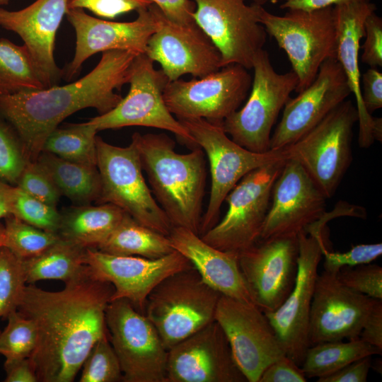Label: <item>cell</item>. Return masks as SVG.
I'll return each instance as SVG.
<instances>
[{
	"label": "cell",
	"instance_id": "obj_54",
	"mask_svg": "<svg viewBox=\"0 0 382 382\" xmlns=\"http://www.w3.org/2000/svg\"><path fill=\"white\" fill-rule=\"evenodd\" d=\"M5 240V233L4 224L0 223V248L4 246Z\"/></svg>",
	"mask_w": 382,
	"mask_h": 382
},
{
	"label": "cell",
	"instance_id": "obj_50",
	"mask_svg": "<svg viewBox=\"0 0 382 382\" xmlns=\"http://www.w3.org/2000/svg\"><path fill=\"white\" fill-rule=\"evenodd\" d=\"M359 338L382 350V300H378L370 312Z\"/></svg>",
	"mask_w": 382,
	"mask_h": 382
},
{
	"label": "cell",
	"instance_id": "obj_4",
	"mask_svg": "<svg viewBox=\"0 0 382 382\" xmlns=\"http://www.w3.org/2000/svg\"><path fill=\"white\" fill-rule=\"evenodd\" d=\"M220 296L192 267L158 283L147 297L144 315L168 350L214 320Z\"/></svg>",
	"mask_w": 382,
	"mask_h": 382
},
{
	"label": "cell",
	"instance_id": "obj_7",
	"mask_svg": "<svg viewBox=\"0 0 382 382\" xmlns=\"http://www.w3.org/2000/svg\"><path fill=\"white\" fill-rule=\"evenodd\" d=\"M100 195L97 202L110 203L139 224L168 236L173 226L146 184L134 144L117 146L96 136Z\"/></svg>",
	"mask_w": 382,
	"mask_h": 382
},
{
	"label": "cell",
	"instance_id": "obj_2",
	"mask_svg": "<svg viewBox=\"0 0 382 382\" xmlns=\"http://www.w3.org/2000/svg\"><path fill=\"white\" fill-rule=\"evenodd\" d=\"M138 54L103 52L96 66L75 82L0 96V115L17 134L28 160L36 161L47 137L71 114L93 108L102 115L114 108L122 98L115 91L128 83Z\"/></svg>",
	"mask_w": 382,
	"mask_h": 382
},
{
	"label": "cell",
	"instance_id": "obj_46",
	"mask_svg": "<svg viewBox=\"0 0 382 382\" xmlns=\"http://www.w3.org/2000/svg\"><path fill=\"white\" fill-rule=\"evenodd\" d=\"M301 366L284 355L270 364L261 374L258 382H306Z\"/></svg>",
	"mask_w": 382,
	"mask_h": 382
},
{
	"label": "cell",
	"instance_id": "obj_35",
	"mask_svg": "<svg viewBox=\"0 0 382 382\" xmlns=\"http://www.w3.org/2000/svg\"><path fill=\"white\" fill-rule=\"evenodd\" d=\"M4 246L22 260L40 254L61 239L57 233L37 228L14 215L4 219Z\"/></svg>",
	"mask_w": 382,
	"mask_h": 382
},
{
	"label": "cell",
	"instance_id": "obj_6",
	"mask_svg": "<svg viewBox=\"0 0 382 382\" xmlns=\"http://www.w3.org/2000/svg\"><path fill=\"white\" fill-rule=\"evenodd\" d=\"M358 119L356 105L345 100L305 135L283 148L286 158L301 164L327 199L335 193L351 164L353 128Z\"/></svg>",
	"mask_w": 382,
	"mask_h": 382
},
{
	"label": "cell",
	"instance_id": "obj_5",
	"mask_svg": "<svg viewBox=\"0 0 382 382\" xmlns=\"http://www.w3.org/2000/svg\"><path fill=\"white\" fill-rule=\"evenodd\" d=\"M259 19L269 35L286 54L298 78L295 91L306 88L321 64L336 58L337 27L333 6L313 11L289 9L283 16L260 6Z\"/></svg>",
	"mask_w": 382,
	"mask_h": 382
},
{
	"label": "cell",
	"instance_id": "obj_10",
	"mask_svg": "<svg viewBox=\"0 0 382 382\" xmlns=\"http://www.w3.org/2000/svg\"><path fill=\"white\" fill-rule=\"evenodd\" d=\"M285 161L270 163L246 174L226 197L228 210L223 219L201 235L202 239L238 256L255 244L260 238L272 188Z\"/></svg>",
	"mask_w": 382,
	"mask_h": 382
},
{
	"label": "cell",
	"instance_id": "obj_42",
	"mask_svg": "<svg viewBox=\"0 0 382 382\" xmlns=\"http://www.w3.org/2000/svg\"><path fill=\"white\" fill-rule=\"evenodd\" d=\"M16 186L53 207L57 206L62 196L50 177L36 161L28 162Z\"/></svg>",
	"mask_w": 382,
	"mask_h": 382
},
{
	"label": "cell",
	"instance_id": "obj_43",
	"mask_svg": "<svg viewBox=\"0 0 382 382\" xmlns=\"http://www.w3.org/2000/svg\"><path fill=\"white\" fill-rule=\"evenodd\" d=\"M381 254V243L357 245L345 253L333 252L326 247L323 250L324 270L336 274L343 267L371 263Z\"/></svg>",
	"mask_w": 382,
	"mask_h": 382
},
{
	"label": "cell",
	"instance_id": "obj_48",
	"mask_svg": "<svg viewBox=\"0 0 382 382\" xmlns=\"http://www.w3.org/2000/svg\"><path fill=\"white\" fill-rule=\"evenodd\" d=\"M371 368V357H366L356 360L328 376L318 378L317 381L366 382Z\"/></svg>",
	"mask_w": 382,
	"mask_h": 382
},
{
	"label": "cell",
	"instance_id": "obj_22",
	"mask_svg": "<svg viewBox=\"0 0 382 382\" xmlns=\"http://www.w3.org/2000/svg\"><path fill=\"white\" fill-rule=\"evenodd\" d=\"M283 108L270 139V149L296 141L352 94L347 77L335 57L326 59L314 81Z\"/></svg>",
	"mask_w": 382,
	"mask_h": 382
},
{
	"label": "cell",
	"instance_id": "obj_27",
	"mask_svg": "<svg viewBox=\"0 0 382 382\" xmlns=\"http://www.w3.org/2000/svg\"><path fill=\"white\" fill-rule=\"evenodd\" d=\"M168 238L173 249L190 260L207 285L221 295L254 303L237 255L214 248L199 234L183 227H173Z\"/></svg>",
	"mask_w": 382,
	"mask_h": 382
},
{
	"label": "cell",
	"instance_id": "obj_26",
	"mask_svg": "<svg viewBox=\"0 0 382 382\" xmlns=\"http://www.w3.org/2000/svg\"><path fill=\"white\" fill-rule=\"evenodd\" d=\"M333 8L337 27L336 59L355 97L359 116V146L367 148L375 140L381 141L382 120L369 115L363 105L359 57L360 41L364 35V21L376 10V6L371 1H364L336 5Z\"/></svg>",
	"mask_w": 382,
	"mask_h": 382
},
{
	"label": "cell",
	"instance_id": "obj_32",
	"mask_svg": "<svg viewBox=\"0 0 382 382\" xmlns=\"http://www.w3.org/2000/svg\"><path fill=\"white\" fill-rule=\"evenodd\" d=\"M381 351L359 337L346 342L342 340L320 342L308 347L301 369L306 378H320L356 360L381 354Z\"/></svg>",
	"mask_w": 382,
	"mask_h": 382
},
{
	"label": "cell",
	"instance_id": "obj_38",
	"mask_svg": "<svg viewBox=\"0 0 382 382\" xmlns=\"http://www.w3.org/2000/svg\"><path fill=\"white\" fill-rule=\"evenodd\" d=\"M81 368V382H116L122 381V372L108 334L94 345Z\"/></svg>",
	"mask_w": 382,
	"mask_h": 382
},
{
	"label": "cell",
	"instance_id": "obj_53",
	"mask_svg": "<svg viewBox=\"0 0 382 382\" xmlns=\"http://www.w3.org/2000/svg\"><path fill=\"white\" fill-rule=\"evenodd\" d=\"M15 185L0 180V219L13 215Z\"/></svg>",
	"mask_w": 382,
	"mask_h": 382
},
{
	"label": "cell",
	"instance_id": "obj_21",
	"mask_svg": "<svg viewBox=\"0 0 382 382\" xmlns=\"http://www.w3.org/2000/svg\"><path fill=\"white\" fill-rule=\"evenodd\" d=\"M214 320L168 350L166 382H246Z\"/></svg>",
	"mask_w": 382,
	"mask_h": 382
},
{
	"label": "cell",
	"instance_id": "obj_19",
	"mask_svg": "<svg viewBox=\"0 0 382 382\" xmlns=\"http://www.w3.org/2000/svg\"><path fill=\"white\" fill-rule=\"evenodd\" d=\"M297 236L258 240L238 254L240 270L254 303L275 311L292 290L297 274Z\"/></svg>",
	"mask_w": 382,
	"mask_h": 382
},
{
	"label": "cell",
	"instance_id": "obj_17",
	"mask_svg": "<svg viewBox=\"0 0 382 382\" xmlns=\"http://www.w3.org/2000/svg\"><path fill=\"white\" fill-rule=\"evenodd\" d=\"M150 8L156 26L144 54L161 65L168 81L184 74L202 78L221 68L220 52L195 21L178 23L167 18L154 4Z\"/></svg>",
	"mask_w": 382,
	"mask_h": 382
},
{
	"label": "cell",
	"instance_id": "obj_39",
	"mask_svg": "<svg viewBox=\"0 0 382 382\" xmlns=\"http://www.w3.org/2000/svg\"><path fill=\"white\" fill-rule=\"evenodd\" d=\"M13 215L40 229L57 233L61 213L50 205L16 186Z\"/></svg>",
	"mask_w": 382,
	"mask_h": 382
},
{
	"label": "cell",
	"instance_id": "obj_37",
	"mask_svg": "<svg viewBox=\"0 0 382 382\" xmlns=\"http://www.w3.org/2000/svg\"><path fill=\"white\" fill-rule=\"evenodd\" d=\"M23 260L7 248H0V318L17 311L26 286Z\"/></svg>",
	"mask_w": 382,
	"mask_h": 382
},
{
	"label": "cell",
	"instance_id": "obj_29",
	"mask_svg": "<svg viewBox=\"0 0 382 382\" xmlns=\"http://www.w3.org/2000/svg\"><path fill=\"white\" fill-rule=\"evenodd\" d=\"M36 161L50 177L61 195L77 205L98 202L100 178L97 166H88L42 151Z\"/></svg>",
	"mask_w": 382,
	"mask_h": 382
},
{
	"label": "cell",
	"instance_id": "obj_23",
	"mask_svg": "<svg viewBox=\"0 0 382 382\" xmlns=\"http://www.w3.org/2000/svg\"><path fill=\"white\" fill-rule=\"evenodd\" d=\"M377 301L348 289L335 273L323 270L318 274L309 319L310 346L359 338Z\"/></svg>",
	"mask_w": 382,
	"mask_h": 382
},
{
	"label": "cell",
	"instance_id": "obj_20",
	"mask_svg": "<svg viewBox=\"0 0 382 382\" xmlns=\"http://www.w3.org/2000/svg\"><path fill=\"white\" fill-rule=\"evenodd\" d=\"M259 240L297 236L326 213V197L297 161L286 159Z\"/></svg>",
	"mask_w": 382,
	"mask_h": 382
},
{
	"label": "cell",
	"instance_id": "obj_49",
	"mask_svg": "<svg viewBox=\"0 0 382 382\" xmlns=\"http://www.w3.org/2000/svg\"><path fill=\"white\" fill-rule=\"evenodd\" d=\"M168 18L178 23L194 21L195 4L192 0H149Z\"/></svg>",
	"mask_w": 382,
	"mask_h": 382
},
{
	"label": "cell",
	"instance_id": "obj_36",
	"mask_svg": "<svg viewBox=\"0 0 382 382\" xmlns=\"http://www.w3.org/2000/svg\"><path fill=\"white\" fill-rule=\"evenodd\" d=\"M8 323L0 332V354L4 364L29 358L37 343V330L33 322L18 310L6 318Z\"/></svg>",
	"mask_w": 382,
	"mask_h": 382
},
{
	"label": "cell",
	"instance_id": "obj_28",
	"mask_svg": "<svg viewBox=\"0 0 382 382\" xmlns=\"http://www.w3.org/2000/svg\"><path fill=\"white\" fill-rule=\"evenodd\" d=\"M126 213L118 207L104 203L77 205L61 213L57 234L82 248H97L112 233Z\"/></svg>",
	"mask_w": 382,
	"mask_h": 382
},
{
	"label": "cell",
	"instance_id": "obj_33",
	"mask_svg": "<svg viewBox=\"0 0 382 382\" xmlns=\"http://www.w3.org/2000/svg\"><path fill=\"white\" fill-rule=\"evenodd\" d=\"M45 88L25 47L0 39V96Z\"/></svg>",
	"mask_w": 382,
	"mask_h": 382
},
{
	"label": "cell",
	"instance_id": "obj_15",
	"mask_svg": "<svg viewBox=\"0 0 382 382\" xmlns=\"http://www.w3.org/2000/svg\"><path fill=\"white\" fill-rule=\"evenodd\" d=\"M193 18L221 57V67L239 64L252 69L256 53L263 49L267 33L260 22V5L245 0H192Z\"/></svg>",
	"mask_w": 382,
	"mask_h": 382
},
{
	"label": "cell",
	"instance_id": "obj_14",
	"mask_svg": "<svg viewBox=\"0 0 382 382\" xmlns=\"http://www.w3.org/2000/svg\"><path fill=\"white\" fill-rule=\"evenodd\" d=\"M248 70L230 64L202 78L169 81L163 91L164 102L177 119L202 118L222 125L249 93L252 78Z\"/></svg>",
	"mask_w": 382,
	"mask_h": 382
},
{
	"label": "cell",
	"instance_id": "obj_18",
	"mask_svg": "<svg viewBox=\"0 0 382 382\" xmlns=\"http://www.w3.org/2000/svg\"><path fill=\"white\" fill-rule=\"evenodd\" d=\"M83 260L93 277L112 285L111 301L126 299L141 311H144L149 293L158 283L173 273L193 267L175 250L163 257L149 259L86 248Z\"/></svg>",
	"mask_w": 382,
	"mask_h": 382
},
{
	"label": "cell",
	"instance_id": "obj_13",
	"mask_svg": "<svg viewBox=\"0 0 382 382\" xmlns=\"http://www.w3.org/2000/svg\"><path fill=\"white\" fill-rule=\"evenodd\" d=\"M323 226L316 224L298 234L299 255L294 286L275 311L265 313L286 356L299 366L310 346L309 319L318 267L327 247Z\"/></svg>",
	"mask_w": 382,
	"mask_h": 382
},
{
	"label": "cell",
	"instance_id": "obj_56",
	"mask_svg": "<svg viewBox=\"0 0 382 382\" xmlns=\"http://www.w3.org/2000/svg\"><path fill=\"white\" fill-rule=\"evenodd\" d=\"M10 0H0V6L7 5Z\"/></svg>",
	"mask_w": 382,
	"mask_h": 382
},
{
	"label": "cell",
	"instance_id": "obj_11",
	"mask_svg": "<svg viewBox=\"0 0 382 382\" xmlns=\"http://www.w3.org/2000/svg\"><path fill=\"white\" fill-rule=\"evenodd\" d=\"M144 53L139 54L129 69L127 95L111 110L90 119L98 131L141 126L164 129L174 134L191 149L197 146L183 124L168 110L163 91L169 81Z\"/></svg>",
	"mask_w": 382,
	"mask_h": 382
},
{
	"label": "cell",
	"instance_id": "obj_24",
	"mask_svg": "<svg viewBox=\"0 0 382 382\" xmlns=\"http://www.w3.org/2000/svg\"><path fill=\"white\" fill-rule=\"evenodd\" d=\"M150 5L137 11V18L130 22L102 20L87 14L83 9L69 8L66 16L75 30L76 47L73 59L63 71L65 78L70 80L78 74L83 62L99 52L144 53L156 26Z\"/></svg>",
	"mask_w": 382,
	"mask_h": 382
},
{
	"label": "cell",
	"instance_id": "obj_47",
	"mask_svg": "<svg viewBox=\"0 0 382 382\" xmlns=\"http://www.w3.org/2000/svg\"><path fill=\"white\" fill-rule=\"evenodd\" d=\"M361 94L366 111L371 115L382 107V74L370 67L361 76Z\"/></svg>",
	"mask_w": 382,
	"mask_h": 382
},
{
	"label": "cell",
	"instance_id": "obj_44",
	"mask_svg": "<svg viewBox=\"0 0 382 382\" xmlns=\"http://www.w3.org/2000/svg\"><path fill=\"white\" fill-rule=\"evenodd\" d=\"M149 0H69V8L88 9L98 16L113 19L122 14L148 7Z\"/></svg>",
	"mask_w": 382,
	"mask_h": 382
},
{
	"label": "cell",
	"instance_id": "obj_52",
	"mask_svg": "<svg viewBox=\"0 0 382 382\" xmlns=\"http://www.w3.org/2000/svg\"><path fill=\"white\" fill-rule=\"evenodd\" d=\"M371 0H286L280 5L282 9L313 11L342 4Z\"/></svg>",
	"mask_w": 382,
	"mask_h": 382
},
{
	"label": "cell",
	"instance_id": "obj_16",
	"mask_svg": "<svg viewBox=\"0 0 382 382\" xmlns=\"http://www.w3.org/2000/svg\"><path fill=\"white\" fill-rule=\"evenodd\" d=\"M214 320L226 335L234 359L248 382H258L270 364L286 355L265 313L254 303L221 294Z\"/></svg>",
	"mask_w": 382,
	"mask_h": 382
},
{
	"label": "cell",
	"instance_id": "obj_25",
	"mask_svg": "<svg viewBox=\"0 0 382 382\" xmlns=\"http://www.w3.org/2000/svg\"><path fill=\"white\" fill-rule=\"evenodd\" d=\"M69 0H36L18 11L0 7V27L23 41L45 88L56 86L63 75L54 59L56 33L69 9Z\"/></svg>",
	"mask_w": 382,
	"mask_h": 382
},
{
	"label": "cell",
	"instance_id": "obj_45",
	"mask_svg": "<svg viewBox=\"0 0 382 382\" xmlns=\"http://www.w3.org/2000/svg\"><path fill=\"white\" fill-rule=\"evenodd\" d=\"M365 40L361 60L370 67L382 66V19L375 11L370 13L364 23Z\"/></svg>",
	"mask_w": 382,
	"mask_h": 382
},
{
	"label": "cell",
	"instance_id": "obj_30",
	"mask_svg": "<svg viewBox=\"0 0 382 382\" xmlns=\"http://www.w3.org/2000/svg\"><path fill=\"white\" fill-rule=\"evenodd\" d=\"M96 249L111 255L149 259L159 258L175 250L168 236L139 224L127 214Z\"/></svg>",
	"mask_w": 382,
	"mask_h": 382
},
{
	"label": "cell",
	"instance_id": "obj_1",
	"mask_svg": "<svg viewBox=\"0 0 382 382\" xmlns=\"http://www.w3.org/2000/svg\"><path fill=\"white\" fill-rule=\"evenodd\" d=\"M112 285L88 270L58 291L26 285L17 310L37 330L29 357L41 382H72L94 345L108 334L105 311Z\"/></svg>",
	"mask_w": 382,
	"mask_h": 382
},
{
	"label": "cell",
	"instance_id": "obj_40",
	"mask_svg": "<svg viewBox=\"0 0 382 382\" xmlns=\"http://www.w3.org/2000/svg\"><path fill=\"white\" fill-rule=\"evenodd\" d=\"M28 162L17 134L0 120V180L16 185Z\"/></svg>",
	"mask_w": 382,
	"mask_h": 382
},
{
	"label": "cell",
	"instance_id": "obj_41",
	"mask_svg": "<svg viewBox=\"0 0 382 382\" xmlns=\"http://www.w3.org/2000/svg\"><path fill=\"white\" fill-rule=\"evenodd\" d=\"M336 277L355 292L382 300V267L379 265L369 263L343 267L336 273Z\"/></svg>",
	"mask_w": 382,
	"mask_h": 382
},
{
	"label": "cell",
	"instance_id": "obj_9",
	"mask_svg": "<svg viewBox=\"0 0 382 382\" xmlns=\"http://www.w3.org/2000/svg\"><path fill=\"white\" fill-rule=\"evenodd\" d=\"M252 69L254 74L246 103L224 120L222 127L240 146L263 153L270 150L272 128L296 90L298 78L292 71L277 73L264 49L255 55Z\"/></svg>",
	"mask_w": 382,
	"mask_h": 382
},
{
	"label": "cell",
	"instance_id": "obj_12",
	"mask_svg": "<svg viewBox=\"0 0 382 382\" xmlns=\"http://www.w3.org/2000/svg\"><path fill=\"white\" fill-rule=\"evenodd\" d=\"M109 340L125 382H166L168 350L155 327L126 299L110 301L105 311Z\"/></svg>",
	"mask_w": 382,
	"mask_h": 382
},
{
	"label": "cell",
	"instance_id": "obj_31",
	"mask_svg": "<svg viewBox=\"0 0 382 382\" xmlns=\"http://www.w3.org/2000/svg\"><path fill=\"white\" fill-rule=\"evenodd\" d=\"M85 250L60 239L40 254L23 260L26 283L55 279L65 284L80 277L88 270Z\"/></svg>",
	"mask_w": 382,
	"mask_h": 382
},
{
	"label": "cell",
	"instance_id": "obj_51",
	"mask_svg": "<svg viewBox=\"0 0 382 382\" xmlns=\"http://www.w3.org/2000/svg\"><path fill=\"white\" fill-rule=\"evenodd\" d=\"M5 382H36L38 378L29 358L4 364Z\"/></svg>",
	"mask_w": 382,
	"mask_h": 382
},
{
	"label": "cell",
	"instance_id": "obj_3",
	"mask_svg": "<svg viewBox=\"0 0 382 382\" xmlns=\"http://www.w3.org/2000/svg\"><path fill=\"white\" fill-rule=\"evenodd\" d=\"M132 141L151 192L173 227L199 235L207 177L204 151L196 146L189 153L179 154L175 141L166 134L135 132Z\"/></svg>",
	"mask_w": 382,
	"mask_h": 382
},
{
	"label": "cell",
	"instance_id": "obj_8",
	"mask_svg": "<svg viewBox=\"0 0 382 382\" xmlns=\"http://www.w3.org/2000/svg\"><path fill=\"white\" fill-rule=\"evenodd\" d=\"M207 156L211 174L208 205L202 215L199 234L218 222L220 209L228 192L248 173L270 163L285 160L283 149L257 153L233 141L222 125L202 118L178 119Z\"/></svg>",
	"mask_w": 382,
	"mask_h": 382
},
{
	"label": "cell",
	"instance_id": "obj_55",
	"mask_svg": "<svg viewBox=\"0 0 382 382\" xmlns=\"http://www.w3.org/2000/svg\"><path fill=\"white\" fill-rule=\"evenodd\" d=\"M253 4H255L260 6H263L264 4H267L270 0H252Z\"/></svg>",
	"mask_w": 382,
	"mask_h": 382
},
{
	"label": "cell",
	"instance_id": "obj_34",
	"mask_svg": "<svg viewBox=\"0 0 382 382\" xmlns=\"http://www.w3.org/2000/svg\"><path fill=\"white\" fill-rule=\"evenodd\" d=\"M97 128L88 122L57 127L46 139L42 151L71 162L97 166Z\"/></svg>",
	"mask_w": 382,
	"mask_h": 382
}]
</instances>
